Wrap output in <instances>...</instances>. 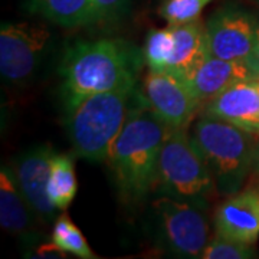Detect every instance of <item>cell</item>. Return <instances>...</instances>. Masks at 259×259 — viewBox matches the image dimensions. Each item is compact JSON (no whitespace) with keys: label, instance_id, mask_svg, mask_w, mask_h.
<instances>
[{"label":"cell","instance_id":"obj_3","mask_svg":"<svg viewBox=\"0 0 259 259\" xmlns=\"http://www.w3.org/2000/svg\"><path fill=\"white\" fill-rule=\"evenodd\" d=\"M136 81L107 93L95 94L66 112V131L75 156L107 161L134 101Z\"/></svg>","mask_w":259,"mask_h":259},{"label":"cell","instance_id":"obj_20","mask_svg":"<svg viewBox=\"0 0 259 259\" xmlns=\"http://www.w3.org/2000/svg\"><path fill=\"white\" fill-rule=\"evenodd\" d=\"M213 0H164L158 9V15L167 25L176 26L199 20L204 8Z\"/></svg>","mask_w":259,"mask_h":259},{"label":"cell","instance_id":"obj_23","mask_svg":"<svg viewBox=\"0 0 259 259\" xmlns=\"http://www.w3.org/2000/svg\"><path fill=\"white\" fill-rule=\"evenodd\" d=\"M35 256H40V258H65L66 252L59 249L54 242H40L36 246L35 250Z\"/></svg>","mask_w":259,"mask_h":259},{"label":"cell","instance_id":"obj_10","mask_svg":"<svg viewBox=\"0 0 259 259\" xmlns=\"http://www.w3.org/2000/svg\"><path fill=\"white\" fill-rule=\"evenodd\" d=\"M54 156L55 150L42 144L22 153L12 166L25 199L36 213L39 221L44 223L55 222L59 212L48 196L49 170Z\"/></svg>","mask_w":259,"mask_h":259},{"label":"cell","instance_id":"obj_21","mask_svg":"<svg viewBox=\"0 0 259 259\" xmlns=\"http://www.w3.org/2000/svg\"><path fill=\"white\" fill-rule=\"evenodd\" d=\"M255 245L232 241L214 233L203 250V259H252L256 258Z\"/></svg>","mask_w":259,"mask_h":259},{"label":"cell","instance_id":"obj_4","mask_svg":"<svg viewBox=\"0 0 259 259\" xmlns=\"http://www.w3.org/2000/svg\"><path fill=\"white\" fill-rule=\"evenodd\" d=\"M258 134L231 122L203 115L194 122L192 139L212 173L214 186L222 196L239 192L252 173Z\"/></svg>","mask_w":259,"mask_h":259},{"label":"cell","instance_id":"obj_25","mask_svg":"<svg viewBox=\"0 0 259 259\" xmlns=\"http://www.w3.org/2000/svg\"><path fill=\"white\" fill-rule=\"evenodd\" d=\"M255 61L259 66V20L258 26H256V39H255Z\"/></svg>","mask_w":259,"mask_h":259},{"label":"cell","instance_id":"obj_16","mask_svg":"<svg viewBox=\"0 0 259 259\" xmlns=\"http://www.w3.org/2000/svg\"><path fill=\"white\" fill-rule=\"evenodd\" d=\"M28 10L66 29L93 26L94 22L91 0H28Z\"/></svg>","mask_w":259,"mask_h":259},{"label":"cell","instance_id":"obj_15","mask_svg":"<svg viewBox=\"0 0 259 259\" xmlns=\"http://www.w3.org/2000/svg\"><path fill=\"white\" fill-rule=\"evenodd\" d=\"M171 28L175 35V49L167 71H171L186 79L210 54L207 47L206 26L200 20H194Z\"/></svg>","mask_w":259,"mask_h":259},{"label":"cell","instance_id":"obj_7","mask_svg":"<svg viewBox=\"0 0 259 259\" xmlns=\"http://www.w3.org/2000/svg\"><path fill=\"white\" fill-rule=\"evenodd\" d=\"M54 33L42 23L3 22L0 28V74L10 85H26L39 72Z\"/></svg>","mask_w":259,"mask_h":259},{"label":"cell","instance_id":"obj_2","mask_svg":"<svg viewBox=\"0 0 259 259\" xmlns=\"http://www.w3.org/2000/svg\"><path fill=\"white\" fill-rule=\"evenodd\" d=\"M170 130L137 91L107 160L125 203H140L153 192L160 150Z\"/></svg>","mask_w":259,"mask_h":259},{"label":"cell","instance_id":"obj_18","mask_svg":"<svg viewBox=\"0 0 259 259\" xmlns=\"http://www.w3.org/2000/svg\"><path fill=\"white\" fill-rule=\"evenodd\" d=\"M51 241L54 242L59 249H62L66 253H71L76 258H97V255L88 245V241L85 239L82 232L79 231V228L65 213L59 218H56V221L54 222Z\"/></svg>","mask_w":259,"mask_h":259},{"label":"cell","instance_id":"obj_14","mask_svg":"<svg viewBox=\"0 0 259 259\" xmlns=\"http://www.w3.org/2000/svg\"><path fill=\"white\" fill-rule=\"evenodd\" d=\"M203 115L259 134V85L255 79L233 85L204 104Z\"/></svg>","mask_w":259,"mask_h":259},{"label":"cell","instance_id":"obj_17","mask_svg":"<svg viewBox=\"0 0 259 259\" xmlns=\"http://www.w3.org/2000/svg\"><path fill=\"white\" fill-rule=\"evenodd\" d=\"M78 192V182L75 175L74 158L71 154H58L52 157L49 182H48V196L52 204L59 212L66 210L74 202Z\"/></svg>","mask_w":259,"mask_h":259},{"label":"cell","instance_id":"obj_9","mask_svg":"<svg viewBox=\"0 0 259 259\" xmlns=\"http://www.w3.org/2000/svg\"><path fill=\"white\" fill-rule=\"evenodd\" d=\"M141 94L150 108L171 130L187 128L202 110L187 81L171 71L148 69Z\"/></svg>","mask_w":259,"mask_h":259},{"label":"cell","instance_id":"obj_12","mask_svg":"<svg viewBox=\"0 0 259 259\" xmlns=\"http://www.w3.org/2000/svg\"><path fill=\"white\" fill-rule=\"evenodd\" d=\"M259 76V66L250 61H229L209 56L190 76L186 78L196 100L204 104L233 85L253 81Z\"/></svg>","mask_w":259,"mask_h":259},{"label":"cell","instance_id":"obj_19","mask_svg":"<svg viewBox=\"0 0 259 259\" xmlns=\"http://www.w3.org/2000/svg\"><path fill=\"white\" fill-rule=\"evenodd\" d=\"M175 49V35L173 28L153 29L148 32L146 44L143 48L144 64L150 71H167Z\"/></svg>","mask_w":259,"mask_h":259},{"label":"cell","instance_id":"obj_11","mask_svg":"<svg viewBox=\"0 0 259 259\" xmlns=\"http://www.w3.org/2000/svg\"><path fill=\"white\" fill-rule=\"evenodd\" d=\"M214 233L255 245L259 238V182L226 196L213 218Z\"/></svg>","mask_w":259,"mask_h":259},{"label":"cell","instance_id":"obj_13","mask_svg":"<svg viewBox=\"0 0 259 259\" xmlns=\"http://www.w3.org/2000/svg\"><path fill=\"white\" fill-rule=\"evenodd\" d=\"M36 213L18 185L13 168H0V225L3 231L13 235L29 250L39 245L40 235L36 229Z\"/></svg>","mask_w":259,"mask_h":259},{"label":"cell","instance_id":"obj_8","mask_svg":"<svg viewBox=\"0 0 259 259\" xmlns=\"http://www.w3.org/2000/svg\"><path fill=\"white\" fill-rule=\"evenodd\" d=\"M258 20L256 15L238 5L231 3L219 8L204 25L210 55L256 64L255 39Z\"/></svg>","mask_w":259,"mask_h":259},{"label":"cell","instance_id":"obj_6","mask_svg":"<svg viewBox=\"0 0 259 259\" xmlns=\"http://www.w3.org/2000/svg\"><path fill=\"white\" fill-rule=\"evenodd\" d=\"M153 209L161 246L176 258H202L210 239L207 207L168 196H158Z\"/></svg>","mask_w":259,"mask_h":259},{"label":"cell","instance_id":"obj_1","mask_svg":"<svg viewBox=\"0 0 259 259\" xmlns=\"http://www.w3.org/2000/svg\"><path fill=\"white\" fill-rule=\"evenodd\" d=\"M144 56L122 39L81 40L65 51L59 65L65 112L85 98L137 81Z\"/></svg>","mask_w":259,"mask_h":259},{"label":"cell","instance_id":"obj_22","mask_svg":"<svg viewBox=\"0 0 259 259\" xmlns=\"http://www.w3.org/2000/svg\"><path fill=\"white\" fill-rule=\"evenodd\" d=\"M93 2V26L112 28L122 22L130 10V0H91Z\"/></svg>","mask_w":259,"mask_h":259},{"label":"cell","instance_id":"obj_5","mask_svg":"<svg viewBox=\"0 0 259 259\" xmlns=\"http://www.w3.org/2000/svg\"><path fill=\"white\" fill-rule=\"evenodd\" d=\"M214 180L187 128L170 130L158 156L153 192L207 207Z\"/></svg>","mask_w":259,"mask_h":259},{"label":"cell","instance_id":"obj_24","mask_svg":"<svg viewBox=\"0 0 259 259\" xmlns=\"http://www.w3.org/2000/svg\"><path fill=\"white\" fill-rule=\"evenodd\" d=\"M252 173L259 177V134L256 137V146H255V157H253V168Z\"/></svg>","mask_w":259,"mask_h":259},{"label":"cell","instance_id":"obj_26","mask_svg":"<svg viewBox=\"0 0 259 259\" xmlns=\"http://www.w3.org/2000/svg\"><path fill=\"white\" fill-rule=\"evenodd\" d=\"M250 2H253V3H255L256 6H259V0H250Z\"/></svg>","mask_w":259,"mask_h":259}]
</instances>
